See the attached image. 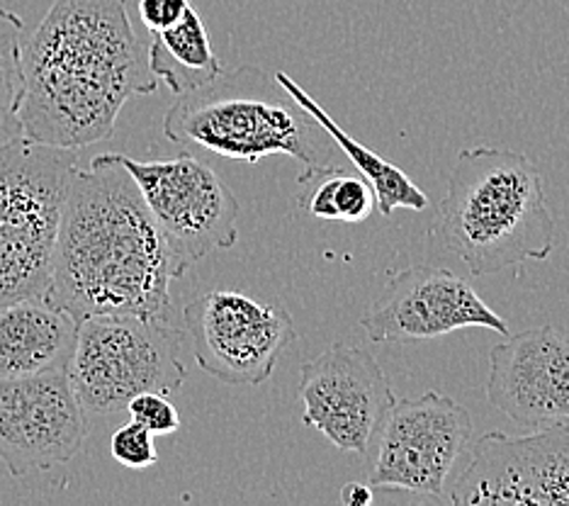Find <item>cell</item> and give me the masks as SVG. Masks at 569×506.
Masks as SVG:
<instances>
[{
  "mask_svg": "<svg viewBox=\"0 0 569 506\" xmlns=\"http://www.w3.org/2000/svg\"><path fill=\"white\" fill-rule=\"evenodd\" d=\"M183 276L157 219L118 153L76 163L63 190L47 297L76 319H171V282Z\"/></svg>",
  "mask_w": 569,
  "mask_h": 506,
  "instance_id": "cell-1",
  "label": "cell"
},
{
  "mask_svg": "<svg viewBox=\"0 0 569 506\" xmlns=\"http://www.w3.org/2000/svg\"><path fill=\"white\" fill-rule=\"evenodd\" d=\"M450 504L569 506V421L528 436L489 431L470 448V460L456 477Z\"/></svg>",
  "mask_w": 569,
  "mask_h": 506,
  "instance_id": "cell-10",
  "label": "cell"
},
{
  "mask_svg": "<svg viewBox=\"0 0 569 506\" xmlns=\"http://www.w3.org/2000/svg\"><path fill=\"white\" fill-rule=\"evenodd\" d=\"M110 453L120 465L129 470H147L159 463V450L153 444V434L149 428L129 419L110 438Z\"/></svg>",
  "mask_w": 569,
  "mask_h": 506,
  "instance_id": "cell-20",
  "label": "cell"
},
{
  "mask_svg": "<svg viewBox=\"0 0 569 506\" xmlns=\"http://www.w3.org/2000/svg\"><path fill=\"white\" fill-rule=\"evenodd\" d=\"M433 234L472 276L546 261L555 249V217L538 163L513 149H462Z\"/></svg>",
  "mask_w": 569,
  "mask_h": 506,
  "instance_id": "cell-3",
  "label": "cell"
},
{
  "mask_svg": "<svg viewBox=\"0 0 569 506\" xmlns=\"http://www.w3.org/2000/svg\"><path fill=\"white\" fill-rule=\"evenodd\" d=\"M297 183H315V188L302 195V210L317 219L329 222L360 225L378 210L375 192L363 176L348 173L346 168H321V171H305Z\"/></svg>",
  "mask_w": 569,
  "mask_h": 506,
  "instance_id": "cell-18",
  "label": "cell"
},
{
  "mask_svg": "<svg viewBox=\"0 0 569 506\" xmlns=\"http://www.w3.org/2000/svg\"><path fill=\"white\" fill-rule=\"evenodd\" d=\"M276 81L284 90H288L297 106L312 115L315 120L325 127V132L333 139V145L339 147L348 156V159H351V163L358 168L360 176L368 180L372 192H375V202H378V212L382 217L395 215V210L423 212L426 207H429V198H426V192L419 186L411 183L402 168H397L395 163L385 161L380 153L370 151L368 147L360 145L356 137L343 132L341 125L336 122L333 117L325 108H321L319 102L309 96L300 83H295L284 71L276 73Z\"/></svg>",
  "mask_w": 569,
  "mask_h": 506,
  "instance_id": "cell-16",
  "label": "cell"
},
{
  "mask_svg": "<svg viewBox=\"0 0 569 506\" xmlns=\"http://www.w3.org/2000/svg\"><path fill=\"white\" fill-rule=\"evenodd\" d=\"M79 319L47 295L24 297L0 309V378H30L69 370Z\"/></svg>",
  "mask_w": 569,
  "mask_h": 506,
  "instance_id": "cell-15",
  "label": "cell"
},
{
  "mask_svg": "<svg viewBox=\"0 0 569 506\" xmlns=\"http://www.w3.org/2000/svg\"><path fill=\"white\" fill-rule=\"evenodd\" d=\"M118 156L137 180L180 270L239 241V198L212 166L190 153L166 161Z\"/></svg>",
  "mask_w": 569,
  "mask_h": 506,
  "instance_id": "cell-7",
  "label": "cell"
},
{
  "mask_svg": "<svg viewBox=\"0 0 569 506\" xmlns=\"http://www.w3.org/2000/svg\"><path fill=\"white\" fill-rule=\"evenodd\" d=\"M183 336L168 319L98 315L79 321L69 380L86 411L118 414L141 393L173 395L188 380Z\"/></svg>",
  "mask_w": 569,
  "mask_h": 506,
  "instance_id": "cell-6",
  "label": "cell"
},
{
  "mask_svg": "<svg viewBox=\"0 0 569 506\" xmlns=\"http://www.w3.org/2000/svg\"><path fill=\"white\" fill-rule=\"evenodd\" d=\"M22 34L24 22L16 12L0 8V135L20 137L22 100Z\"/></svg>",
  "mask_w": 569,
  "mask_h": 506,
  "instance_id": "cell-19",
  "label": "cell"
},
{
  "mask_svg": "<svg viewBox=\"0 0 569 506\" xmlns=\"http://www.w3.org/2000/svg\"><path fill=\"white\" fill-rule=\"evenodd\" d=\"M86 431L69 370L0 378V465L12 477L67 465L83 448Z\"/></svg>",
  "mask_w": 569,
  "mask_h": 506,
  "instance_id": "cell-13",
  "label": "cell"
},
{
  "mask_svg": "<svg viewBox=\"0 0 569 506\" xmlns=\"http://www.w3.org/2000/svg\"><path fill=\"white\" fill-rule=\"evenodd\" d=\"M147 61L157 81H163L171 88L176 98L214 81L222 73V63L212 49L210 32L192 6L173 28L151 34Z\"/></svg>",
  "mask_w": 569,
  "mask_h": 506,
  "instance_id": "cell-17",
  "label": "cell"
},
{
  "mask_svg": "<svg viewBox=\"0 0 569 506\" xmlns=\"http://www.w3.org/2000/svg\"><path fill=\"white\" fill-rule=\"evenodd\" d=\"M370 341L411 344L462 329L509 336V321L491 309L472 285L448 268L429 264L397 270L378 302L360 319Z\"/></svg>",
  "mask_w": 569,
  "mask_h": 506,
  "instance_id": "cell-12",
  "label": "cell"
},
{
  "mask_svg": "<svg viewBox=\"0 0 569 506\" xmlns=\"http://www.w3.org/2000/svg\"><path fill=\"white\" fill-rule=\"evenodd\" d=\"M183 321L198 366L231 387L263 385L297 339L288 309L239 290L198 295Z\"/></svg>",
  "mask_w": 569,
  "mask_h": 506,
  "instance_id": "cell-9",
  "label": "cell"
},
{
  "mask_svg": "<svg viewBox=\"0 0 569 506\" xmlns=\"http://www.w3.org/2000/svg\"><path fill=\"white\" fill-rule=\"evenodd\" d=\"M297 389L305 405L302 421L339 450L358 456H368L397 401L378 358L346 341H336L321 356L307 360Z\"/></svg>",
  "mask_w": 569,
  "mask_h": 506,
  "instance_id": "cell-11",
  "label": "cell"
},
{
  "mask_svg": "<svg viewBox=\"0 0 569 506\" xmlns=\"http://www.w3.org/2000/svg\"><path fill=\"white\" fill-rule=\"evenodd\" d=\"M375 499V489L363 483H346L341 489V502L346 506H366Z\"/></svg>",
  "mask_w": 569,
  "mask_h": 506,
  "instance_id": "cell-23",
  "label": "cell"
},
{
  "mask_svg": "<svg viewBox=\"0 0 569 506\" xmlns=\"http://www.w3.org/2000/svg\"><path fill=\"white\" fill-rule=\"evenodd\" d=\"M129 419L141 424L153 436H171L180 428V414L161 393H141L127 401Z\"/></svg>",
  "mask_w": 569,
  "mask_h": 506,
  "instance_id": "cell-21",
  "label": "cell"
},
{
  "mask_svg": "<svg viewBox=\"0 0 569 506\" xmlns=\"http://www.w3.org/2000/svg\"><path fill=\"white\" fill-rule=\"evenodd\" d=\"M472 428L470 411L436 389L419 399H397L366 456L368 485L441 502Z\"/></svg>",
  "mask_w": 569,
  "mask_h": 506,
  "instance_id": "cell-8",
  "label": "cell"
},
{
  "mask_svg": "<svg viewBox=\"0 0 569 506\" xmlns=\"http://www.w3.org/2000/svg\"><path fill=\"white\" fill-rule=\"evenodd\" d=\"M190 8V0H139V18L144 22L149 34L173 28L176 22L183 20Z\"/></svg>",
  "mask_w": 569,
  "mask_h": 506,
  "instance_id": "cell-22",
  "label": "cell"
},
{
  "mask_svg": "<svg viewBox=\"0 0 569 506\" xmlns=\"http://www.w3.org/2000/svg\"><path fill=\"white\" fill-rule=\"evenodd\" d=\"M73 151L10 137L0 145V309L44 295Z\"/></svg>",
  "mask_w": 569,
  "mask_h": 506,
  "instance_id": "cell-5",
  "label": "cell"
},
{
  "mask_svg": "<svg viewBox=\"0 0 569 506\" xmlns=\"http://www.w3.org/2000/svg\"><path fill=\"white\" fill-rule=\"evenodd\" d=\"M163 135L173 145L249 163L290 156L305 163V171L339 166V147L325 127L297 106L276 76L253 63L178 96L163 117Z\"/></svg>",
  "mask_w": 569,
  "mask_h": 506,
  "instance_id": "cell-4",
  "label": "cell"
},
{
  "mask_svg": "<svg viewBox=\"0 0 569 506\" xmlns=\"http://www.w3.org/2000/svg\"><path fill=\"white\" fill-rule=\"evenodd\" d=\"M20 59V137L67 151L110 139L127 100L159 86L127 0H51Z\"/></svg>",
  "mask_w": 569,
  "mask_h": 506,
  "instance_id": "cell-2",
  "label": "cell"
},
{
  "mask_svg": "<svg viewBox=\"0 0 569 506\" xmlns=\"http://www.w3.org/2000/svg\"><path fill=\"white\" fill-rule=\"evenodd\" d=\"M487 399L528 431L569 421V336L536 327L489 350Z\"/></svg>",
  "mask_w": 569,
  "mask_h": 506,
  "instance_id": "cell-14",
  "label": "cell"
}]
</instances>
